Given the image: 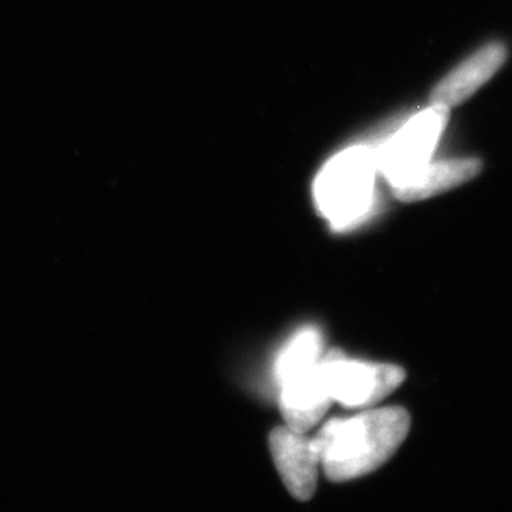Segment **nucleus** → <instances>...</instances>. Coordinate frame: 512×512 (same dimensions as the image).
Returning a JSON list of instances; mask_svg holds the SVG:
<instances>
[{
	"mask_svg": "<svg viewBox=\"0 0 512 512\" xmlns=\"http://www.w3.org/2000/svg\"><path fill=\"white\" fill-rule=\"evenodd\" d=\"M410 430L403 408H378L322 428L314 445L330 481L343 483L373 473L395 455Z\"/></svg>",
	"mask_w": 512,
	"mask_h": 512,
	"instance_id": "obj_1",
	"label": "nucleus"
},
{
	"mask_svg": "<svg viewBox=\"0 0 512 512\" xmlns=\"http://www.w3.org/2000/svg\"><path fill=\"white\" fill-rule=\"evenodd\" d=\"M377 173L373 146H350L337 153L315 178L314 199L319 213L335 229L360 221L372 208Z\"/></svg>",
	"mask_w": 512,
	"mask_h": 512,
	"instance_id": "obj_2",
	"label": "nucleus"
},
{
	"mask_svg": "<svg viewBox=\"0 0 512 512\" xmlns=\"http://www.w3.org/2000/svg\"><path fill=\"white\" fill-rule=\"evenodd\" d=\"M450 112V108L430 103L425 110L401 121L380 145L373 146L378 173L390 186L430 163L450 121Z\"/></svg>",
	"mask_w": 512,
	"mask_h": 512,
	"instance_id": "obj_3",
	"label": "nucleus"
},
{
	"mask_svg": "<svg viewBox=\"0 0 512 512\" xmlns=\"http://www.w3.org/2000/svg\"><path fill=\"white\" fill-rule=\"evenodd\" d=\"M320 375L332 401L348 408L375 405L405 380V372L395 365L345 358L320 360Z\"/></svg>",
	"mask_w": 512,
	"mask_h": 512,
	"instance_id": "obj_4",
	"label": "nucleus"
},
{
	"mask_svg": "<svg viewBox=\"0 0 512 512\" xmlns=\"http://www.w3.org/2000/svg\"><path fill=\"white\" fill-rule=\"evenodd\" d=\"M269 446L287 491L299 501H309L317 489L320 464L314 441L284 426L272 431Z\"/></svg>",
	"mask_w": 512,
	"mask_h": 512,
	"instance_id": "obj_5",
	"label": "nucleus"
},
{
	"mask_svg": "<svg viewBox=\"0 0 512 512\" xmlns=\"http://www.w3.org/2000/svg\"><path fill=\"white\" fill-rule=\"evenodd\" d=\"M508 54V47L503 42H489L476 50L436 83L430 103H438L451 110L466 102L501 70Z\"/></svg>",
	"mask_w": 512,
	"mask_h": 512,
	"instance_id": "obj_6",
	"label": "nucleus"
},
{
	"mask_svg": "<svg viewBox=\"0 0 512 512\" xmlns=\"http://www.w3.org/2000/svg\"><path fill=\"white\" fill-rule=\"evenodd\" d=\"M279 387L282 416L290 430L307 433L324 418L332 405L320 375V360L290 372L279 382Z\"/></svg>",
	"mask_w": 512,
	"mask_h": 512,
	"instance_id": "obj_7",
	"label": "nucleus"
},
{
	"mask_svg": "<svg viewBox=\"0 0 512 512\" xmlns=\"http://www.w3.org/2000/svg\"><path fill=\"white\" fill-rule=\"evenodd\" d=\"M483 170L478 158H453V160L430 161L401 183L393 184L395 198L403 203L425 201L438 194L458 188L476 178Z\"/></svg>",
	"mask_w": 512,
	"mask_h": 512,
	"instance_id": "obj_8",
	"label": "nucleus"
},
{
	"mask_svg": "<svg viewBox=\"0 0 512 512\" xmlns=\"http://www.w3.org/2000/svg\"><path fill=\"white\" fill-rule=\"evenodd\" d=\"M322 353V337L315 329H305L287 343L276 362L277 383L297 368L319 362Z\"/></svg>",
	"mask_w": 512,
	"mask_h": 512,
	"instance_id": "obj_9",
	"label": "nucleus"
}]
</instances>
